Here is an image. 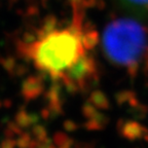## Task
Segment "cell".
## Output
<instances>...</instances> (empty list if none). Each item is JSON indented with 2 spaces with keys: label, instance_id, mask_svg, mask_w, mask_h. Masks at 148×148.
Masks as SVG:
<instances>
[{
  "label": "cell",
  "instance_id": "obj_2",
  "mask_svg": "<svg viewBox=\"0 0 148 148\" xmlns=\"http://www.w3.org/2000/svg\"><path fill=\"white\" fill-rule=\"evenodd\" d=\"M102 47L113 64L134 69L148 57V29L138 18H117L105 27Z\"/></svg>",
  "mask_w": 148,
  "mask_h": 148
},
{
  "label": "cell",
  "instance_id": "obj_3",
  "mask_svg": "<svg viewBox=\"0 0 148 148\" xmlns=\"http://www.w3.org/2000/svg\"><path fill=\"white\" fill-rule=\"evenodd\" d=\"M125 12L141 20H148V0H115Z\"/></svg>",
  "mask_w": 148,
  "mask_h": 148
},
{
  "label": "cell",
  "instance_id": "obj_1",
  "mask_svg": "<svg viewBox=\"0 0 148 148\" xmlns=\"http://www.w3.org/2000/svg\"><path fill=\"white\" fill-rule=\"evenodd\" d=\"M97 35L84 24L82 10L74 4L73 18L64 25H45L25 42V55L53 78L80 82L92 74L90 51Z\"/></svg>",
  "mask_w": 148,
  "mask_h": 148
}]
</instances>
